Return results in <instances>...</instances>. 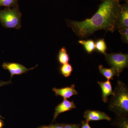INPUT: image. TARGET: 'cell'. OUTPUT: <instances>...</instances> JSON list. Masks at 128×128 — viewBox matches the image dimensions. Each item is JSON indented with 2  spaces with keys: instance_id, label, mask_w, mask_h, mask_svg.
Instances as JSON below:
<instances>
[{
  "instance_id": "11",
  "label": "cell",
  "mask_w": 128,
  "mask_h": 128,
  "mask_svg": "<svg viewBox=\"0 0 128 128\" xmlns=\"http://www.w3.org/2000/svg\"><path fill=\"white\" fill-rule=\"evenodd\" d=\"M78 42L84 47L85 50L88 54L93 52L96 50L95 42L92 40L89 39L86 40H79Z\"/></svg>"
},
{
  "instance_id": "22",
  "label": "cell",
  "mask_w": 128,
  "mask_h": 128,
  "mask_svg": "<svg viewBox=\"0 0 128 128\" xmlns=\"http://www.w3.org/2000/svg\"><path fill=\"white\" fill-rule=\"evenodd\" d=\"M11 80L7 82H0V87L3 86H6L12 83Z\"/></svg>"
},
{
  "instance_id": "24",
  "label": "cell",
  "mask_w": 128,
  "mask_h": 128,
  "mask_svg": "<svg viewBox=\"0 0 128 128\" xmlns=\"http://www.w3.org/2000/svg\"><path fill=\"white\" fill-rule=\"evenodd\" d=\"M124 2H125V3H126V4H128V0H124Z\"/></svg>"
},
{
  "instance_id": "1",
  "label": "cell",
  "mask_w": 128,
  "mask_h": 128,
  "mask_svg": "<svg viewBox=\"0 0 128 128\" xmlns=\"http://www.w3.org/2000/svg\"><path fill=\"white\" fill-rule=\"evenodd\" d=\"M120 0H103L96 13L84 20H66V24L81 38H87L96 31L105 30L113 32L121 6Z\"/></svg>"
},
{
  "instance_id": "4",
  "label": "cell",
  "mask_w": 128,
  "mask_h": 128,
  "mask_svg": "<svg viewBox=\"0 0 128 128\" xmlns=\"http://www.w3.org/2000/svg\"><path fill=\"white\" fill-rule=\"evenodd\" d=\"M108 64L115 71L116 76H119L124 70L128 67V54L112 53L104 54Z\"/></svg>"
},
{
  "instance_id": "27",
  "label": "cell",
  "mask_w": 128,
  "mask_h": 128,
  "mask_svg": "<svg viewBox=\"0 0 128 128\" xmlns=\"http://www.w3.org/2000/svg\"><path fill=\"white\" fill-rule=\"evenodd\" d=\"M2 118L1 116H0V118Z\"/></svg>"
},
{
  "instance_id": "6",
  "label": "cell",
  "mask_w": 128,
  "mask_h": 128,
  "mask_svg": "<svg viewBox=\"0 0 128 128\" xmlns=\"http://www.w3.org/2000/svg\"><path fill=\"white\" fill-rule=\"evenodd\" d=\"M38 66L37 65L34 68L28 69L24 66L18 63L5 62L3 63L2 65L3 68L8 70L10 73L11 78L15 75H20L26 73L29 70L36 68Z\"/></svg>"
},
{
  "instance_id": "12",
  "label": "cell",
  "mask_w": 128,
  "mask_h": 128,
  "mask_svg": "<svg viewBox=\"0 0 128 128\" xmlns=\"http://www.w3.org/2000/svg\"><path fill=\"white\" fill-rule=\"evenodd\" d=\"M100 73L108 80H113L114 76H116L115 71L112 68H105L102 65H100L98 67Z\"/></svg>"
},
{
  "instance_id": "7",
  "label": "cell",
  "mask_w": 128,
  "mask_h": 128,
  "mask_svg": "<svg viewBox=\"0 0 128 128\" xmlns=\"http://www.w3.org/2000/svg\"><path fill=\"white\" fill-rule=\"evenodd\" d=\"M84 118L88 121L106 120L110 121L111 117L104 112L97 110H87L84 113Z\"/></svg>"
},
{
  "instance_id": "21",
  "label": "cell",
  "mask_w": 128,
  "mask_h": 128,
  "mask_svg": "<svg viewBox=\"0 0 128 128\" xmlns=\"http://www.w3.org/2000/svg\"><path fill=\"white\" fill-rule=\"evenodd\" d=\"M64 128H80V127L77 124H66L64 125Z\"/></svg>"
},
{
  "instance_id": "17",
  "label": "cell",
  "mask_w": 128,
  "mask_h": 128,
  "mask_svg": "<svg viewBox=\"0 0 128 128\" xmlns=\"http://www.w3.org/2000/svg\"><path fill=\"white\" fill-rule=\"evenodd\" d=\"M18 0H0V7L12 8L18 6Z\"/></svg>"
},
{
  "instance_id": "26",
  "label": "cell",
  "mask_w": 128,
  "mask_h": 128,
  "mask_svg": "<svg viewBox=\"0 0 128 128\" xmlns=\"http://www.w3.org/2000/svg\"><path fill=\"white\" fill-rule=\"evenodd\" d=\"M100 0L101 1H102L103 0Z\"/></svg>"
},
{
  "instance_id": "2",
  "label": "cell",
  "mask_w": 128,
  "mask_h": 128,
  "mask_svg": "<svg viewBox=\"0 0 128 128\" xmlns=\"http://www.w3.org/2000/svg\"><path fill=\"white\" fill-rule=\"evenodd\" d=\"M114 92V96H112L108 103V109L117 115L128 116V86L123 82L118 80Z\"/></svg>"
},
{
  "instance_id": "5",
  "label": "cell",
  "mask_w": 128,
  "mask_h": 128,
  "mask_svg": "<svg viewBox=\"0 0 128 128\" xmlns=\"http://www.w3.org/2000/svg\"><path fill=\"white\" fill-rule=\"evenodd\" d=\"M128 28V4L121 5L117 18L116 29L118 32Z\"/></svg>"
},
{
  "instance_id": "20",
  "label": "cell",
  "mask_w": 128,
  "mask_h": 128,
  "mask_svg": "<svg viewBox=\"0 0 128 128\" xmlns=\"http://www.w3.org/2000/svg\"><path fill=\"white\" fill-rule=\"evenodd\" d=\"M64 125L62 124H56L46 126V128H64Z\"/></svg>"
},
{
  "instance_id": "14",
  "label": "cell",
  "mask_w": 128,
  "mask_h": 128,
  "mask_svg": "<svg viewBox=\"0 0 128 128\" xmlns=\"http://www.w3.org/2000/svg\"><path fill=\"white\" fill-rule=\"evenodd\" d=\"M58 59L60 64H67L70 60V56L67 52L66 48L62 47L60 49L58 54Z\"/></svg>"
},
{
  "instance_id": "18",
  "label": "cell",
  "mask_w": 128,
  "mask_h": 128,
  "mask_svg": "<svg viewBox=\"0 0 128 128\" xmlns=\"http://www.w3.org/2000/svg\"><path fill=\"white\" fill-rule=\"evenodd\" d=\"M121 34V39L124 43L128 44V28L119 31Z\"/></svg>"
},
{
  "instance_id": "16",
  "label": "cell",
  "mask_w": 128,
  "mask_h": 128,
  "mask_svg": "<svg viewBox=\"0 0 128 128\" xmlns=\"http://www.w3.org/2000/svg\"><path fill=\"white\" fill-rule=\"evenodd\" d=\"M60 71L62 75L65 77H68L71 75L73 71V68L70 64H63L60 68Z\"/></svg>"
},
{
  "instance_id": "8",
  "label": "cell",
  "mask_w": 128,
  "mask_h": 128,
  "mask_svg": "<svg viewBox=\"0 0 128 128\" xmlns=\"http://www.w3.org/2000/svg\"><path fill=\"white\" fill-rule=\"evenodd\" d=\"M76 108V106L73 101H70L66 99H64L62 102L55 108L53 120L54 121L60 114L71 110Z\"/></svg>"
},
{
  "instance_id": "25",
  "label": "cell",
  "mask_w": 128,
  "mask_h": 128,
  "mask_svg": "<svg viewBox=\"0 0 128 128\" xmlns=\"http://www.w3.org/2000/svg\"><path fill=\"white\" fill-rule=\"evenodd\" d=\"M46 128V126H45V127H42V128Z\"/></svg>"
},
{
  "instance_id": "19",
  "label": "cell",
  "mask_w": 128,
  "mask_h": 128,
  "mask_svg": "<svg viewBox=\"0 0 128 128\" xmlns=\"http://www.w3.org/2000/svg\"><path fill=\"white\" fill-rule=\"evenodd\" d=\"M92 128L89 125V122L86 121H82V122L81 128Z\"/></svg>"
},
{
  "instance_id": "15",
  "label": "cell",
  "mask_w": 128,
  "mask_h": 128,
  "mask_svg": "<svg viewBox=\"0 0 128 128\" xmlns=\"http://www.w3.org/2000/svg\"><path fill=\"white\" fill-rule=\"evenodd\" d=\"M96 50L98 52L105 54L107 49V46L105 42V40L100 38L97 40L95 42Z\"/></svg>"
},
{
  "instance_id": "13",
  "label": "cell",
  "mask_w": 128,
  "mask_h": 128,
  "mask_svg": "<svg viewBox=\"0 0 128 128\" xmlns=\"http://www.w3.org/2000/svg\"><path fill=\"white\" fill-rule=\"evenodd\" d=\"M113 124L118 128H128V116L117 115Z\"/></svg>"
},
{
  "instance_id": "23",
  "label": "cell",
  "mask_w": 128,
  "mask_h": 128,
  "mask_svg": "<svg viewBox=\"0 0 128 128\" xmlns=\"http://www.w3.org/2000/svg\"><path fill=\"white\" fill-rule=\"evenodd\" d=\"M2 123L1 121L0 120V128H2Z\"/></svg>"
},
{
  "instance_id": "10",
  "label": "cell",
  "mask_w": 128,
  "mask_h": 128,
  "mask_svg": "<svg viewBox=\"0 0 128 128\" xmlns=\"http://www.w3.org/2000/svg\"><path fill=\"white\" fill-rule=\"evenodd\" d=\"M98 83L99 84L102 92V98L104 102L107 103L108 101V96H114V92L112 90V84L110 80H107L105 82H98Z\"/></svg>"
},
{
  "instance_id": "9",
  "label": "cell",
  "mask_w": 128,
  "mask_h": 128,
  "mask_svg": "<svg viewBox=\"0 0 128 128\" xmlns=\"http://www.w3.org/2000/svg\"><path fill=\"white\" fill-rule=\"evenodd\" d=\"M74 84L71 85L70 86L64 88L58 89L53 88L52 90L55 93L56 96H60L62 97L64 99L70 98L74 95L78 94V92L75 89Z\"/></svg>"
},
{
  "instance_id": "3",
  "label": "cell",
  "mask_w": 128,
  "mask_h": 128,
  "mask_svg": "<svg viewBox=\"0 0 128 128\" xmlns=\"http://www.w3.org/2000/svg\"><path fill=\"white\" fill-rule=\"evenodd\" d=\"M22 16L19 6L12 9L5 7L3 10L0 9V22L2 26L6 28H21Z\"/></svg>"
}]
</instances>
